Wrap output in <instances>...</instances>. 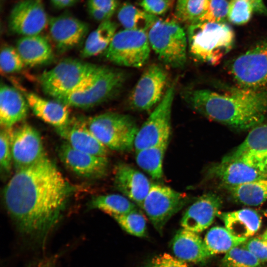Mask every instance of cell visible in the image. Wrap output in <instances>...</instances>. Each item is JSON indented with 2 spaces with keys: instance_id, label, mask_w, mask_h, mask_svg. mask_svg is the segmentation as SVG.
<instances>
[{
  "instance_id": "cell-1",
  "label": "cell",
  "mask_w": 267,
  "mask_h": 267,
  "mask_svg": "<svg viewBox=\"0 0 267 267\" xmlns=\"http://www.w3.org/2000/svg\"><path fill=\"white\" fill-rule=\"evenodd\" d=\"M73 188L47 157L16 171L6 185L7 211L23 238L43 247L58 224Z\"/></svg>"
},
{
  "instance_id": "cell-2",
  "label": "cell",
  "mask_w": 267,
  "mask_h": 267,
  "mask_svg": "<svg viewBox=\"0 0 267 267\" xmlns=\"http://www.w3.org/2000/svg\"><path fill=\"white\" fill-rule=\"evenodd\" d=\"M183 97L199 113L241 130L260 125L267 112V89L243 88L224 93L191 89L185 91Z\"/></svg>"
},
{
  "instance_id": "cell-3",
  "label": "cell",
  "mask_w": 267,
  "mask_h": 267,
  "mask_svg": "<svg viewBox=\"0 0 267 267\" xmlns=\"http://www.w3.org/2000/svg\"><path fill=\"white\" fill-rule=\"evenodd\" d=\"M189 52L196 59L218 64L231 49L234 35L224 23L197 22L187 30Z\"/></svg>"
},
{
  "instance_id": "cell-4",
  "label": "cell",
  "mask_w": 267,
  "mask_h": 267,
  "mask_svg": "<svg viewBox=\"0 0 267 267\" xmlns=\"http://www.w3.org/2000/svg\"><path fill=\"white\" fill-rule=\"evenodd\" d=\"M125 80L123 71L98 66L77 89L55 99L68 106L88 109L112 97L121 88Z\"/></svg>"
},
{
  "instance_id": "cell-5",
  "label": "cell",
  "mask_w": 267,
  "mask_h": 267,
  "mask_svg": "<svg viewBox=\"0 0 267 267\" xmlns=\"http://www.w3.org/2000/svg\"><path fill=\"white\" fill-rule=\"evenodd\" d=\"M149 44L159 59L173 68H180L186 60L187 38L175 19H158L147 33Z\"/></svg>"
},
{
  "instance_id": "cell-6",
  "label": "cell",
  "mask_w": 267,
  "mask_h": 267,
  "mask_svg": "<svg viewBox=\"0 0 267 267\" xmlns=\"http://www.w3.org/2000/svg\"><path fill=\"white\" fill-rule=\"evenodd\" d=\"M86 122L90 131L107 148L128 151L134 147L138 128L131 116L109 112L90 118Z\"/></svg>"
},
{
  "instance_id": "cell-7",
  "label": "cell",
  "mask_w": 267,
  "mask_h": 267,
  "mask_svg": "<svg viewBox=\"0 0 267 267\" xmlns=\"http://www.w3.org/2000/svg\"><path fill=\"white\" fill-rule=\"evenodd\" d=\"M98 66L75 59H65L43 73L40 83L43 91L54 99L77 89Z\"/></svg>"
},
{
  "instance_id": "cell-8",
  "label": "cell",
  "mask_w": 267,
  "mask_h": 267,
  "mask_svg": "<svg viewBox=\"0 0 267 267\" xmlns=\"http://www.w3.org/2000/svg\"><path fill=\"white\" fill-rule=\"evenodd\" d=\"M150 47L147 32L125 29L115 33L104 53L114 64L138 68L147 62Z\"/></svg>"
},
{
  "instance_id": "cell-9",
  "label": "cell",
  "mask_w": 267,
  "mask_h": 267,
  "mask_svg": "<svg viewBox=\"0 0 267 267\" xmlns=\"http://www.w3.org/2000/svg\"><path fill=\"white\" fill-rule=\"evenodd\" d=\"M174 95L175 88L172 86L168 88L158 105L138 129L134 144L136 151L169 141Z\"/></svg>"
},
{
  "instance_id": "cell-10",
  "label": "cell",
  "mask_w": 267,
  "mask_h": 267,
  "mask_svg": "<svg viewBox=\"0 0 267 267\" xmlns=\"http://www.w3.org/2000/svg\"><path fill=\"white\" fill-rule=\"evenodd\" d=\"M185 194L167 186L152 184L141 208L156 230L162 234L168 221L187 203Z\"/></svg>"
},
{
  "instance_id": "cell-11",
  "label": "cell",
  "mask_w": 267,
  "mask_h": 267,
  "mask_svg": "<svg viewBox=\"0 0 267 267\" xmlns=\"http://www.w3.org/2000/svg\"><path fill=\"white\" fill-rule=\"evenodd\" d=\"M234 80L243 88L260 89L267 86V42L237 57L230 68Z\"/></svg>"
},
{
  "instance_id": "cell-12",
  "label": "cell",
  "mask_w": 267,
  "mask_h": 267,
  "mask_svg": "<svg viewBox=\"0 0 267 267\" xmlns=\"http://www.w3.org/2000/svg\"><path fill=\"white\" fill-rule=\"evenodd\" d=\"M167 74L157 64L149 66L143 73L129 97L131 107L147 111L160 101L167 82Z\"/></svg>"
},
{
  "instance_id": "cell-13",
  "label": "cell",
  "mask_w": 267,
  "mask_h": 267,
  "mask_svg": "<svg viewBox=\"0 0 267 267\" xmlns=\"http://www.w3.org/2000/svg\"><path fill=\"white\" fill-rule=\"evenodd\" d=\"M11 147L16 171L34 165L46 157L39 132L27 124L12 131Z\"/></svg>"
},
{
  "instance_id": "cell-14",
  "label": "cell",
  "mask_w": 267,
  "mask_h": 267,
  "mask_svg": "<svg viewBox=\"0 0 267 267\" xmlns=\"http://www.w3.org/2000/svg\"><path fill=\"white\" fill-rule=\"evenodd\" d=\"M48 21L41 0H23L12 8L8 27L12 33L23 36L39 35Z\"/></svg>"
},
{
  "instance_id": "cell-15",
  "label": "cell",
  "mask_w": 267,
  "mask_h": 267,
  "mask_svg": "<svg viewBox=\"0 0 267 267\" xmlns=\"http://www.w3.org/2000/svg\"><path fill=\"white\" fill-rule=\"evenodd\" d=\"M48 25L51 38L61 52L80 44L89 30L87 23L67 14L50 18Z\"/></svg>"
},
{
  "instance_id": "cell-16",
  "label": "cell",
  "mask_w": 267,
  "mask_h": 267,
  "mask_svg": "<svg viewBox=\"0 0 267 267\" xmlns=\"http://www.w3.org/2000/svg\"><path fill=\"white\" fill-rule=\"evenodd\" d=\"M58 154L61 161L68 169L84 178H99L106 174L108 169V160L106 157L78 150L67 142L60 146Z\"/></svg>"
},
{
  "instance_id": "cell-17",
  "label": "cell",
  "mask_w": 267,
  "mask_h": 267,
  "mask_svg": "<svg viewBox=\"0 0 267 267\" xmlns=\"http://www.w3.org/2000/svg\"><path fill=\"white\" fill-rule=\"evenodd\" d=\"M222 205L221 198L216 194L202 195L187 209L181 219V225L197 233L204 231L218 216Z\"/></svg>"
},
{
  "instance_id": "cell-18",
  "label": "cell",
  "mask_w": 267,
  "mask_h": 267,
  "mask_svg": "<svg viewBox=\"0 0 267 267\" xmlns=\"http://www.w3.org/2000/svg\"><path fill=\"white\" fill-rule=\"evenodd\" d=\"M114 177L116 188L141 208L152 185L149 179L140 171L124 163L116 165Z\"/></svg>"
},
{
  "instance_id": "cell-19",
  "label": "cell",
  "mask_w": 267,
  "mask_h": 267,
  "mask_svg": "<svg viewBox=\"0 0 267 267\" xmlns=\"http://www.w3.org/2000/svg\"><path fill=\"white\" fill-rule=\"evenodd\" d=\"M59 134L73 148L96 156L106 157L108 148L90 131L87 122L70 120L65 126L56 129Z\"/></svg>"
},
{
  "instance_id": "cell-20",
  "label": "cell",
  "mask_w": 267,
  "mask_h": 267,
  "mask_svg": "<svg viewBox=\"0 0 267 267\" xmlns=\"http://www.w3.org/2000/svg\"><path fill=\"white\" fill-rule=\"evenodd\" d=\"M29 105L25 97L16 89L2 84L0 88V122L1 128H11L25 119Z\"/></svg>"
},
{
  "instance_id": "cell-21",
  "label": "cell",
  "mask_w": 267,
  "mask_h": 267,
  "mask_svg": "<svg viewBox=\"0 0 267 267\" xmlns=\"http://www.w3.org/2000/svg\"><path fill=\"white\" fill-rule=\"evenodd\" d=\"M171 247L176 257L184 262H202L212 256L197 233L183 228L176 234Z\"/></svg>"
},
{
  "instance_id": "cell-22",
  "label": "cell",
  "mask_w": 267,
  "mask_h": 267,
  "mask_svg": "<svg viewBox=\"0 0 267 267\" xmlns=\"http://www.w3.org/2000/svg\"><path fill=\"white\" fill-rule=\"evenodd\" d=\"M25 98L34 114L56 129L65 126L69 122L68 106L56 100L45 99L32 92L27 93Z\"/></svg>"
},
{
  "instance_id": "cell-23",
  "label": "cell",
  "mask_w": 267,
  "mask_h": 267,
  "mask_svg": "<svg viewBox=\"0 0 267 267\" xmlns=\"http://www.w3.org/2000/svg\"><path fill=\"white\" fill-rule=\"evenodd\" d=\"M15 48L25 65L30 67L46 64L53 58L49 42L40 35L23 36L17 41Z\"/></svg>"
},
{
  "instance_id": "cell-24",
  "label": "cell",
  "mask_w": 267,
  "mask_h": 267,
  "mask_svg": "<svg viewBox=\"0 0 267 267\" xmlns=\"http://www.w3.org/2000/svg\"><path fill=\"white\" fill-rule=\"evenodd\" d=\"M225 228L233 235L246 238L254 235L262 224V218L255 210L244 209L220 214Z\"/></svg>"
},
{
  "instance_id": "cell-25",
  "label": "cell",
  "mask_w": 267,
  "mask_h": 267,
  "mask_svg": "<svg viewBox=\"0 0 267 267\" xmlns=\"http://www.w3.org/2000/svg\"><path fill=\"white\" fill-rule=\"evenodd\" d=\"M117 25L108 20L101 22L88 36L81 51V56L88 58L105 52L115 34Z\"/></svg>"
},
{
  "instance_id": "cell-26",
  "label": "cell",
  "mask_w": 267,
  "mask_h": 267,
  "mask_svg": "<svg viewBox=\"0 0 267 267\" xmlns=\"http://www.w3.org/2000/svg\"><path fill=\"white\" fill-rule=\"evenodd\" d=\"M237 201L248 206H258L267 200V178L227 186Z\"/></svg>"
},
{
  "instance_id": "cell-27",
  "label": "cell",
  "mask_w": 267,
  "mask_h": 267,
  "mask_svg": "<svg viewBox=\"0 0 267 267\" xmlns=\"http://www.w3.org/2000/svg\"><path fill=\"white\" fill-rule=\"evenodd\" d=\"M169 141L136 151L137 164L154 179L163 177V158Z\"/></svg>"
},
{
  "instance_id": "cell-28",
  "label": "cell",
  "mask_w": 267,
  "mask_h": 267,
  "mask_svg": "<svg viewBox=\"0 0 267 267\" xmlns=\"http://www.w3.org/2000/svg\"><path fill=\"white\" fill-rule=\"evenodd\" d=\"M118 19L125 29L146 32L159 19L157 16L141 10L129 3L119 9Z\"/></svg>"
},
{
  "instance_id": "cell-29",
  "label": "cell",
  "mask_w": 267,
  "mask_h": 267,
  "mask_svg": "<svg viewBox=\"0 0 267 267\" xmlns=\"http://www.w3.org/2000/svg\"><path fill=\"white\" fill-rule=\"evenodd\" d=\"M248 239L237 237L226 228L217 226L213 227L207 232L203 241L207 250L213 255L226 253L242 245Z\"/></svg>"
},
{
  "instance_id": "cell-30",
  "label": "cell",
  "mask_w": 267,
  "mask_h": 267,
  "mask_svg": "<svg viewBox=\"0 0 267 267\" xmlns=\"http://www.w3.org/2000/svg\"><path fill=\"white\" fill-rule=\"evenodd\" d=\"M91 208L100 210L109 215H120L136 209V204L127 197L118 194L97 196L90 203Z\"/></svg>"
},
{
  "instance_id": "cell-31",
  "label": "cell",
  "mask_w": 267,
  "mask_h": 267,
  "mask_svg": "<svg viewBox=\"0 0 267 267\" xmlns=\"http://www.w3.org/2000/svg\"><path fill=\"white\" fill-rule=\"evenodd\" d=\"M210 0H178L175 19L189 25L197 22L208 10Z\"/></svg>"
},
{
  "instance_id": "cell-32",
  "label": "cell",
  "mask_w": 267,
  "mask_h": 267,
  "mask_svg": "<svg viewBox=\"0 0 267 267\" xmlns=\"http://www.w3.org/2000/svg\"><path fill=\"white\" fill-rule=\"evenodd\" d=\"M233 152L250 153L267 158V124L254 127Z\"/></svg>"
},
{
  "instance_id": "cell-33",
  "label": "cell",
  "mask_w": 267,
  "mask_h": 267,
  "mask_svg": "<svg viewBox=\"0 0 267 267\" xmlns=\"http://www.w3.org/2000/svg\"><path fill=\"white\" fill-rule=\"evenodd\" d=\"M112 217L129 234L140 237L146 236V218L137 208L128 213Z\"/></svg>"
},
{
  "instance_id": "cell-34",
  "label": "cell",
  "mask_w": 267,
  "mask_h": 267,
  "mask_svg": "<svg viewBox=\"0 0 267 267\" xmlns=\"http://www.w3.org/2000/svg\"><path fill=\"white\" fill-rule=\"evenodd\" d=\"M260 261L240 245L225 253L221 261L222 267H259Z\"/></svg>"
},
{
  "instance_id": "cell-35",
  "label": "cell",
  "mask_w": 267,
  "mask_h": 267,
  "mask_svg": "<svg viewBox=\"0 0 267 267\" xmlns=\"http://www.w3.org/2000/svg\"><path fill=\"white\" fill-rule=\"evenodd\" d=\"M21 56L16 48L6 45L1 49L0 68L2 73H13L21 71L24 67Z\"/></svg>"
},
{
  "instance_id": "cell-36",
  "label": "cell",
  "mask_w": 267,
  "mask_h": 267,
  "mask_svg": "<svg viewBox=\"0 0 267 267\" xmlns=\"http://www.w3.org/2000/svg\"><path fill=\"white\" fill-rule=\"evenodd\" d=\"M118 4V0H88V10L92 18L101 22L110 20Z\"/></svg>"
},
{
  "instance_id": "cell-37",
  "label": "cell",
  "mask_w": 267,
  "mask_h": 267,
  "mask_svg": "<svg viewBox=\"0 0 267 267\" xmlns=\"http://www.w3.org/2000/svg\"><path fill=\"white\" fill-rule=\"evenodd\" d=\"M253 8L246 0H231L229 3L227 19L231 23L242 25L250 19Z\"/></svg>"
},
{
  "instance_id": "cell-38",
  "label": "cell",
  "mask_w": 267,
  "mask_h": 267,
  "mask_svg": "<svg viewBox=\"0 0 267 267\" xmlns=\"http://www.w3.org/2000/svg\"><path fill=\"white\" fill-rule=\"evenodd\" d=\"M12 128H1L0 134V165L4 176L10 173L12 162L11 136Z\"/></svg>"
},
{
  "instance_id": "cell-39",
  "label": "cell",
  "mask_w": 267,
  "mask_h": 267,
  "mask_svg": "<svg viewBox=\"0 0 267 267\" xmlns=\"http://www.w3.org/2000/svg\"><path fill=\"white\" fill-rule=\"evenodd\" d=\"M228 6L227 0H210L208 10L198 22H223L227 17Z\"/></svg>"
},
{
  "instance_id": "cell-40",
  "label": "cell",
  "mask_w": 267,
  "mask_h": 267,
  "mask_svg": "<svg viewBox=\"0 0 267 267\" xmlns=\"http://www.w3.org/2000/svg\"><path fill=\"white\" fill-rule=\"evenodd\" d=\"M174 4V0H141L139 2L145 11L155 16L166 13Z\"/></svg>"
},
{
  "instance_id": "cell-41",
  "label": "cell",
  "mask_w": 267,
  "mask_h": 267,
  "mask_svg": "<svg viewBox=\"0 0 267 267\" xmlns=\"http://www.w3.org/2000/svg\"><path fill=\"white\" fill-rule=\"evenodd\" d=\"M241 246L250 252L261 263L267 261V243L262 237L248 239Z\"/></svg>"
},
{
  "instance_id": "cell-42",
  "label": "cell",
  "mask_w": 267,
  "mask_h": 267,
  "mask_svg": "<svg viewBox=\"0 0 267 267\" xmlns=\"http://www.w3.org/2000/svg\"><path fill=\"white\" fill-rule=\"evenodd\" d=\"M144 267H188L185 262L167 253L153 258Z\"/></svg>"
},
{
  "instance_id": "cell-43",
  "label": "cell",
  "mask_w": 267,
  "mask_h": 267,
  "mask_svg": "<svg viewBox=\"0 0 267 267\" xmlns=\"http://www.w3.org/2000/svg\"><path fill=\"white\" fill-rule=\"evenodd\" d=\"M252 5L253 10L261 14H267V9L263 0H246Z\"/></svg>"
},
{
  "instance_id": "cell-44",
  "label": "cell",
  "mask_w": 267,
  "mask_h": 267,
  "mask_svg": "<svg viewBox=\"0 0 267 267\" xmlns=\"http://www.w3.org/2000/svg\"><path fill=\"white\" fill-rule=\"evenodd\" d=\"M262 238L267 243V230L262 235Z\"/></svg>"
},
{
  "instance_id": "cell-45",
  "label": "cell",
  "mask_w": 267,
  "mask_h": 267,
  "mask_svg": "<svg viewBox=\"0 0 267 267\" xmlns=\"http://www.w3.org/2000/svg\"><path fill=\"white\" fill-rule=\"evenodd\" d=\"M60 0H51L52 5L55 7L56 4Z\"/></svg>"
},
{
  "instance_id": "cell-46",
  "label": "cell",
  "mask_w": 267,
  "mask_h": 267,
  "mask_svg": "<svg viewBox=\"0 0 267 267\" xmlns=\"http://www.w3.org/2000/svg\"><path fill=\"white\" fill-rule=\"evenodd\" d=\"M265 213H266V215L267 216V210H266Z\"/></svg>"
}]
</instances>
